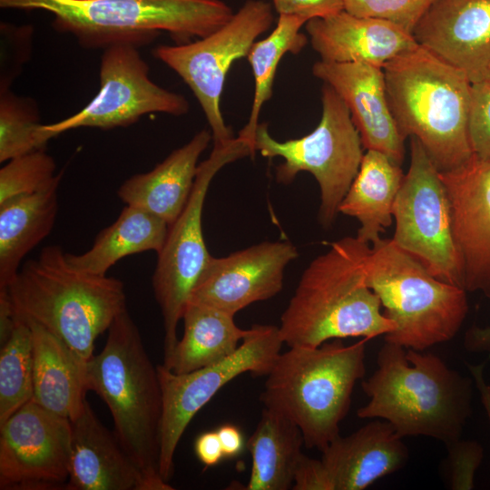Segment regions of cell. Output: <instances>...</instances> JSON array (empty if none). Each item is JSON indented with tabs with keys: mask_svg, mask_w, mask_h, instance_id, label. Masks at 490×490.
<instances>
[{
	"mask_svg": "<svg viewBox=\"0 0 490 490\" xmlns=\"http://www.w3.org/2000/svg\"><path fill=\"white\" fill-rule=\"evenodd\" d=\"M377 368L361 387L369 397L360 418L387 421L402 438L429 436L446 447L460 439L472 415L473 380L432 353L385 342Z\"/></svg>",
	"mask_w": 490,
	"mask_h": 490,
	"instance_id": "6da1fadb",
	"label": "cell"
},
{
	"mask_svg": "<svg viewBox=\"0 0 490 490\" xmlns=\"http://www.w3.org/2000/svg\"><path fill=\"white\" fill-rule=\"evenodd\" d=\"M369 249L357 236L345 237L309 263L280 318L284 344L315 348L331 339L369 340L395 330L367 282Z\"/></svg>",
	"mask_w": 490,
	"mask_h": 490,
	"instance_id": "7a4b0ae2",
	"label": "cell"
},
{
	"mask_svg": "<svg viewBox=\"0 0 490 490\" xmlns=\"http://www.w3.org/2000/svg\"><path fill=\"white\" fill-rule=\"evenodd\" d=\"M85 373L88 390L107 405L118 441L140 469L139 490L173 489L159 469L162 395L157 367L127 309L110 326Z\"/></svg>",
	"mask_w": 490,
	"mask_h": 490,
	"instance_id": "3957f363",
	"label": "cell"
},
{
	"mask_svg": "<svg viewBox=\"0 0 490 490\" xmlns=\"http://www.w3.org/2000/svg\"><path fill=\"white\" fill-rule=\"evenodd\" d=\"M5 289L15 317L39 324L84 361L127 309L121 280L74 269L57 245L24 262Z\"/></svg>",
	"mask_w": 490,
	"mask_h": 490,
	"instance_id": "277c9868",
	"label": "cell"
},
{
	"mask_svg": "<svg viewBox=\"0 0 490 490\" xmlns=\"http://www.w3.org/2000/svg\"><path fill=\"white\" fill-rule=\"evenodd\" d=\"M383 71L401 135L417 139L440 172L469 161L467 76L419 44L387 62Z\"/></svg>",
	"mask_w": 490,
	"mask_h": 490,
	"instance_id": "5b68a950",
	"label": "cell"
},
{
	"mask_svg": "<svg viewBox=\"0 0 490 490\" xmlns=\"http://www.w3.org/2000/svg\"><path fill=\"white\" fill-rule=\"evenodd\" d=\"M367 341L289 348L266 376L260 401L299 426L307 448L322 451L339 435L355 385L366 373Z\"/></svg>",
	"mask_w": 490,
	"mask_h": 490,
	"instance_id": "8992f818",
	"label": "cell"
},
{
	"mask_svg": "<svg viewBox=\"0 0 490 490\" xmlns=\"http://www.w3.org/2000/svg\"><path fill=\"white\" fill-rule=\"evenodd\" d=\"M5 9L42 10L85 48L141 46L161 32L178 44L207 36L234 14L222 0H0Z\"/></svg>",
	"mask_w": 490,
	"mask_h": 490,
	"instance_id": "52a82bcc",
	"label": "cell"
},
{
	"mask_svg": "<svg viewBox=\"0 0 490 490\" xmlns=\"http://www.w3.org/2000/svg\"><path fill=\"white\" fill-rule=\"evenodd\" d=\"M365 270L384 315L396 325L386 342L422 351L458 333L468 311L466 290L433 276L392 239L372 244Z\"/></svg>",
	"mask_w": 490,
	"mask_h": 490,
	"instance_id": "ba28073f",
	"label": "cell"
},
{
	"mask_svg": "<svg viewBox=\"0 0 490 490\" xmlns=\"http://www.w3.org/2000/svg\"><path fill=\"white\" fill-rule=\"evenodd\" d=\"M321 102L320 122L310 133L279 142L270 134L267 123H259L253 148L263 157L284 160L276 168L280 183L291 182L300 172L314 176L320 189L319 220L328 227L358 172L364 147L347 105L327 83Z\"/></svg>",
	"mask_w": 490,
	"mask_h": 490,
	"instance_id": "9c48e42d",
	"label": "cell"
},
{
	"mask_svg": "<svg viewBox=\"0 0 490 490\" xmlns=\"http://www.w3.org/2000/svg\"><path fill=\"white\" fill-rule=\"evenodd\" d=\"M253 157L250 143L238 135L229 142L214 145L208 159L198 166L189 201L168 234L152 276L155 299L161 309L164 338L163 361L169 358L177 342V327L193 287L211 259L202 233V211L210 184L225 165Z\"/></svg>",
	"mask_w": 490,
	"mask_h": 490,
	"instance_id": "30bf717a",
	"label": "cell"
},
{
	"mask_svg": "<svg viewBox=\"0 0 490 490\" xmlns=\"http://www.w3.org/2000/svg\"><path fill=\"white\" fill-rule=\"evenodd\" d=\"M272 5L248 0L221 27L177 45H159L153 55L173 70L190 87L207 119L214 145L234 138L225 123L220 98L232 64L247 56L256 39L273 23Z\"/></svg>",
	"mask_w": 490,
	"mask_h": 490,
	"instance_id": "8fae6325",
	"label": "cell"
},
{
	"mask_svg": "<svg viewBox=\"0 0 490 490\" xmlns=\"http://www.w3.org/2000/svg\"><path fill=\"white\" fill-rule=\"evenodd\" d=\"M393 218L394 243L438 279L464 289L448 194L439 171L415 137H410V164L394 203Z\"/></svg>",
	"mask_w": 490,
	"mask_h": 490,
	"instance_id": "7c38bea8",
	"label": "cell"
},
{
	"mask_svg": "<svg viewBox=\"0 0 490 490\" xmlns=\"http://www.w3.org/2000/svg\"><path fill=\"white\" fill-rule=\"evenodd\" d=\"M283 344L279 327L254 325L238 349L218 363L183 374L157 366L162 395L159 469L164 480L173 474L176 448L198 411L238 376H267Z\"/></svg>",
	"mask_w": 490,
	"mask_h": 490,
	"instance_id": "4fadbf2b",
	"label": "cell"
},
{
	"mask_svg": "<svg viewBox=\"0 0 490 490\" xmlns=\"http://www.w3.org/2000/svg\"><path fill=\"white\" fill-rule=\"evenodd\" d=\"M95 96L79 112L59 122L43 124L51 139L82 127L110 130L126 127L153 113L180 116L189 112L188 100L164 89L149 76V66L138 46L116 44L103 49Z\"/></svg>",
	"mask_w": 490,
	"mask_h": 490,
	"instance_id": "5bb4252c",
	"label": "cell"
},
{
	"mask_svg": "<svg viewBox=\"0 0 490 490\" xmlns=\"http://www.w3.org/2000/svg\"><path fill=\"white\" fill-rule=\"evenodd\" d=\"M72 425L31 400L0 425V488H65Z\"/></svg>",
	"mask_w": 490,
	"mask_h": 490,
	"instance_id": "9a60e30c",
	"label": "cell"
},
{
	"mask_svg": "<svg viewBox=\"0 0 490 490\" xmlns=\"http://www.w3.org/2000/svg\"><path fill=\"white\" fill-rule=\"evenodd\" d=\"M297 257L296 246L288 240L264 241L226 257H211L188 301L235 316L249 305L277 295L286 267Z\"/></svg>",
	"mask_w": 490,
	"mask_h": 490,
	"instance_id": "2e32d148",
	"label": "cell"
},
{
	"mask_svg": "<svg viewBox=\"0 0 490 490\" xmlns=\"http://www.w3.org/2000/svg\"><path fill=\"white\" fill-rule=\"evenodd\" d=\"M439 173L450 201L464 289L490 298V162L473 155L458 168Z\"/></svg>",
	"mask_w": 490,
	"mask_h": 490,
	"instance_id": "e0dca14e",
	"label": "cell"
},
{
	"mask_svg": "<svg viewBox=\"0 0 490 490\" xmlns=\"http://www.w3.org/2000/svg\"><path fill=\"white\" fill-rule=\"evenodd\" d=\"M412 34L472 84L490 80V0H435Z\"/></svg>",
	"mask_w": 490,
	"mask_h": 490,
	"instance_id": "ac0fdd59",
	"label": "cell"
},
{
	"mask_svg": "<svg viewBox=\"0 0 490 490\" xmlns=\"http://www.w3.org/2000/svg\"><path fill=\"white\" fill-rule=\"evenodd\" d=\"M312 74L343 100L364 149L378 151L401 166L405 138L389 107L383 67L367 63L320 60L313 64Z\"/></svg>",
	"mask_w": 490,
	"mask_h": 490,
	"instance_id": "d6986e66",
	"label": "cell"
},
{
	"mask_svg": "<svg viewBox=\"0 0 490 490\" xmlns=\"http://www.w3.org/2000/svg\"><path fill=\"white\" fill-rule=\"evenodd\" d=\"M313 49L322 61L367 63L383 67L389 60L416 47L412 34L379 18L357 16L345 10L305 24Z\"/></svg>",
	"mask_w": 490,
	"mask_h": 490,
	"instance_id": "ffe728a7",
	"label": "cell"
},
{
	"mask_svg": "<svg viewBox=\"0 0 490 490\" xmlns=\"http://www.w3.org/2000/svg\"><path fill=\"white\" fill-rule=\"evenodd\" d=\"M321 453L334 490H363L400 470L408 460L402 437L380 418L348 436L338 435Z\"/></svg>",
	"mask_w": 490,
	"mask_h": 490,
	"instance_id": "44dd1931",
	"label": "cell"
},
{
	"mask_svg": "<svg viewBox=\"0 0 490 490\" xmlns=\"http://www.w3.org/2000/svg\"><path fill=\"white\" fill-rule=\"evenodd\" d=\"M69 490H139L142 474L86 401L71 421Z\"/></svg>",
	"mask_w": 490,
	"mask_h": 490,
	"instance_id": "7402d4cb",
	"label": "cell"
},
{
	"mask_svg": "<svg viewBox=\"0 0 490 490\" xmlns=\"http://www.w3.org/2000/svg\"><path fill=\"white\" fill-rule=\"evenodd\" d=\"M211 139L209 131H200L150 172L127 179L119 187L118 197L126 205L143 209L159 217L170 227L189 201L197 175L198 160Z\"/></svg>",
	"mask_w": 490,
	"mask_h": 490,
	"instance_id": "603a6c76",
	"label": "cell"
},
{
	"mask_svg": "<svg viewBox=\"0 0 490 490\" xmlns=\"http://www.w3.org/2000/svg\"><path fill=\"white\" fill-rule=\"evenodd\" d=\"M25 321L31 328L33 343L32 400L72 421L81 414L86 402L87 361L39 324Z\"/></svg>",
	"mask_w": 490,
	"mask_h": 490,
	"instance_id": "cb8c5ba5",
	"label": "cell"
},
{
	"mask_svg": "<svg viewBox=\"0 0 490 490\" xmlns=\"http://www.w3.org/2000/svg\"><path fill=\"white\" fill-rule=\"evenodd\" d=\"M401 166L386 154L367 150L358 172L343 198L338 212L356 218L357 237L374 244L393 221V207L404 180Z\"/></svg>",
	"mask_w": 490,
	"mask_h": 490,
	"instance_id": "d4e9b609",
	"label": "cell"
},
{
	"mask_svg": "<svg viewBox=\"0 0 490 490\" xmlns=\"http://www.w3.org/2000/svg\"><path fill=\"white\" fill-rule=\"evenodd\" d=\"M62 173L47 188L0 204V289L20 270L23 259L52 231Z\"/></svg>",
	"mask_w": 490,
	"mask_h": 490,
	"instance_id": "484cf974",
	"label": "cell"
},
{
	"mask_svg": "<svg viewBox=\"0 0 490 490\" xmlns=\"http://www.w3.org/2000/svg\"><path fill=\"white\" fill-rule=\"evenodd\" d=\"M183 334L162 365L176 374L218 363L233 354L249 333L234 316L216 308L188 301L182 318Z\"/></svg>",
	"mask_w": 490,
	"mask_h": 490,
	"instance_id": "4316f807",
	"label": "cell"
},
{
	"mask_svg": "<svg viewBox=\"0 0 490 490\" xmlns=\"http://www.w3.org/2000/svg\"><path fill=\"white\" fill-rule=\"evenodd\" d=\"M168 230L169 225L159 217L126 205L116 220L97 235L90 250L78 255L66 253V259L76 270L104 276L126 256L148 250L158 254Z\"/></svg>",
	"mask_w": 490,
	"mask_h": 490,
	"instance_id": "83f0119b",
	"label": "cell"
},
{
	"mask_svg": "<svg viewBox=\"0 0 490 490\" xmlns=\"http://www.w3.org/2000/svg\"><path fill=\"white\" fill-rule=\"evenodd\" d=\"M304 445L299 426L286 416L264 407L246 442L251 460L247 490H289Z\"/></svg>",
	"mask_w": 490,
	"mask_h": 490,
	"instance_id": "f1b7e54d",
	"label": "cell"
},
{
	"mask_svg": "<svg viewBox=\"0 0 490 490\" xmlns=\"http://www.w3.org/2000/svg\"><path fill=\"white\" fill-rule=\"evenodd\" d=\"M306 23L299 16L279 15L273 31L255 42L247 55L254 76V95L248 122L239 135L250 142L254 154L253 140L260 111L272 95L278 65L287 53L297 54L308 44L307 35L300 32Z\"/></svg>",
	"mask_w": 490,
	"mask_h": 490,
	"instance_id": "f546056e",
	"label": "cell"
},
{
	"mask_svg": "<svg viewBox=\"0 0 490 490\" xmlns=\"http://www.w3.org/2000/svg\"><path fill=\"white\" fill-rule=\"evenodd\" d=\"M34 362L32 333L28 323L16 317L15 328L1 345L0 425L33 399Z\"/></svg>",
	"mask_w": 490,
	"mask_h": 490,
	"instance_id": "4dcf8cb0",
	"label": "cell"
},
{
	"mask_svg": "<svg viewBox=\"0 0 490 490\" xmlns=\"http://www.w3.org/2000/svg\"><path fill=\"white\" fill-rule=\"evenodd\" d=\"M34 100L0 87V162L45 150L49 135L42 129Z\"/></svg>",
	"mask_w": 490,
	"mask_h": 490,
	"instance_id": "1f68e13d",
	"label": "cell"
},
{
	"mask_svg": "<svg viewBox=\"0 0 490 490\" xmlns=\"http://www.w3.org/2000/svg\"><path fill=\"white\" fill-rule=\"evenodd\" d=\"M56 164L45 150L9 160L0 170V204L50 186L58 177Z\"/></svg>",
	"mask_w": 490,
	"mask_h": 490,
	"instance_id": "d6a6232c",
	"label": "cell"
},
{
	"mask_svg": "<svg viewBox=\"0 0 490 490\" xmlns=\"http://www.w3.org/2000/svg\"><path fill=\"white\" fill-rule=\"evenodd\" d=\"M435 0H344V10L357 16L392 22L412 34Z\"/></svg>",
	"mask_w": 490,
	"mask_h": 490,
	"instance_id": "836d02e7",
	"label": "cell"
},
{
	"mask_svg": "<svg viewBox=\"0 0 490 490\" xmlns=\"http://www.w3.org/2000/svg\"><path fill=\"white\" fill-rule=\"evenodd\" d=\"M468 132L473 154L490 162V80L472 84Z\"/></svg>",
	"mask_w": 490,
	"mask_h": 490,
	"instance_id": "e575fe53",
	"label": "cell"
},
{
	"mask_svg": "<svg viewBox=\"0 0 490 490\" xmlns=\"http://www.w3.org/2000/svg\"><path fill=\"white\" fill-rule=\"evenodd\" d=\"M453 465V489H472L474 475L483 459V448L475 441H460L448 446Z\"/></svg>",
	"mask_w": 490,
	"mask_h": 490,
	"instance_id": "d590c367",
	"label": "cell"
},
{
	"mask_svg": "<svg viewBox=\"0 0 490 490\" xmlns=\"http://www.w3.org/2000/svg\"><path fill=\"white\" fill-rule=\"evenodd\" d=\"M271 2L279 15H295L307 22L344 11V0H271Z\"/></svg>",
	"mask_w": 490,
	"mask_h": 490,
	"instance_id": "8d00e7d4",
	"label": "cell"
},
{
	"mask_svg": "<svg viewBox=\"0 0 490 490\" xmlns=\"http://www.w3.org/2000/svg\"><path fill=\"white\" fill-rule=\"evenodd\" d=\"M294 490H334L323 462L301 454L294 471Z\"/></svg>",
	"mask_w": 490,
	"mask_h": 490,
	"instance_id": "74e56055",
	"label": "cell"
},
{
	"mask_svg": "<svg viewBox=\"0 0 490 490\" xmlns=\"http://www.w3.org/2000/svg\"><path fill=\"white\" fill-rule=\"evenodd\" d=\"M194 450L198 459L207 467L216 466L225 458L216 430L201 434L195 440Z\"/></svg>",
	"mask_w": 490,
	"mask_h": 490,
	"instance_id": "f35d334b",
	"label": "cell"
},
{
	"mask_svg": "<svg viewBox=\"0 0 490 490\" xmlns=\"http://www.w3.org/2000/svg\"><path fill=\"white\" fill-rule=\"evenodd\" d=\"M216 431L225 458H234L242 453L246 447V442L241 430L238 426L232 424H224L219 426Z\"/></svg>",
	"mask_w": 490,
	"mask_h": 490,
	"instance_id": "ab89813d",
	"label": "cell"
},
{
	"mask_svg": "<svg viewBox=\"0 0 490 490\" xmlns=\"http://www.w3.org/2000/svg\"><path fill=\"white\" fill-rule=\"evenodd\" d=\"M464 346L467 351L490 355V326L470 328L466 333Z\"/></svg>",
	"mask_w": 490,
	"mask_h": 490,
	"instance_id": "60d3db41",
	"label": "cell"
},
{
	"mask_svg": "<svg viewBox=\"0 0 490 490\" xmlns=\"http://www.w3.org/2000/svg\"><path fill=\"white\" fill-rule=\"evenodd\" d=\"M16 321L6 289H0V341L4 344L10 337Z\"/></svg>",
	"mask_w": 490,
	"mask_h": 490,
	"instance_id": "b9f144b4",
	"label": "cell"
},
{
	"mask_svg": "<svg viewBox=\"0 0 490 490\" xmlns=\"http://www.w3.org/2000/svg\"><path fill=\"white\" fill-rule=\"evenodd\" d=\"M470 372L475 380V386L480 391L483 405L486 410L490 420V386L485 381L483 375L484 364L482 365H468Z\"/></svg>",
	"mask_w": 490,
	"mask_h": 490,
	"instance_id": "7bdbcfd3",
	"label": "cell"
}]
</instances>
